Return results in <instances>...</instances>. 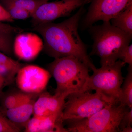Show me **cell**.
Returning a JSON list of instances; mask_svg holds the SVG:
<instances>
[{
  "label": "cell",
  "mask_w": 132,
  "mask_h": 132,
  "mask_svg": "<svg viewBox=\"0 0 132 132\" xmlns=\"http://www.w3.org/2000/svg\"><path fill=\"white\" fill-rule=\"evenodd\" d=\"M121 132H132V126H130L126 127L123 128V130H121Z\"/></svg>",
  "instance_id": "27"
},
{
  "label": "cell",
  "mask_w": 132,
  "mask_h": 132,
  "mask_svg": "<svg viewBox=\"0 0 132 132\" xmlns=\"http://www.w3.org/2000/svg\"><path fill=\"white\" fill-rule=\"evenodd\" d=\"M6 86V85L5 80L2 76L0 75V95L1 94L2 89Z\"/></svg>",
  "instance_id": "26"
},
{
  "label": "cell",
  "mask_w": 132,
  "mask_h": 132,
  "mask_svg": "<svg viewBox=\"0 0 132 132\" xmlns=\"http://www.w3.org/2000/svg\"><path fill=\"white\" fill-rule=\"evenodd\" d=\"M110 21L112 26L132 36V4Z\"/></svg>",
  "instance_id": "14"
},
{
  "label": "cell",
  "mask_w": 132,
  "mask_h": 132,
  "mask_svg": "<svg viewBox=\"0 0 132 132\" xmlns=\"http://www.w3.org/2000/svg\"><path fill=\"white\" fill-rule=\"evenodd\" d=\"M40 94L27 93L20 90L6 95L3 97L2 100L3 110L15 107L32 98L38 97Z\"/></svg>",
  "instance_id": "15"
},
{
  "label": "cell",
  "mask_w": 132,
  "mask_h": 132,
  "mask_svg": "<svg viewBox=\"0 0 132 132\" xmlns=\"http://www.w3.org/2000/svg\"><path fill=\"white\" fill-rule=\"evenodd\" d=\"M38 97H34L14 108L3 110V114L20 131L26 127L33 115L34 105Z\"/></svg>",
  "instance_id": "13"
},
{
  "label": "cell",
  "mask_w": 132,
  "mask_h": 132,
  "mask_svg": "<svg viewBox=\"0 0 132 132\" xmlns=\"http://www.w3.org/2000/svg\"><path fill=\"white\" fill-rule=\"evenodd\" d=\"M14 20L9 15L7 11L0 3V22H13Z\"/></svg>",
  "instance_id": "25"
},
{
  "label": "cell",
  "mask_w": 132,
  "mask_h": 132,
  "mask_svg": "<svg viewBox=\"0 0 132 132\" xmlns=\"http://www.w3.org/2000/svg\"><path fill=\"white\" fill-rule=\"evenodd\" d=\"M20 130L5 115L0 113V132H19Z\"/></svg>",
  "instance_id": "21"
},
{
  "label": "cell",
  "mask_w": 132,
  "mask_h": 132,
  "mask_svg": "<svg viewBox=\"0 0 132 132\" xmlns=\"http://www.w3.org/2000/svg\"><path fill=\"white\" fill-rule=\"evenodd\" d=\"M0 3L14 20H25L31 16L29 12L13 5L8 0H0Z\"/></svg>",
  "instance_id": "17"
},
{
  "label": "cell",
  "mask_w": 132,
  "mask_h": 132,
  "mask_svg": "<svg viewBox=\"0 0 132 132\" xmlns=\"http://www.w3.org/2000/svg\"><path fill=\"white\" fill-rule=\"evenodd\" d=\"M51 77L49 71L34 65L23 66L16 77V85L22 92L39 94L45 90Z\"/></svg>",
  "instance_id": "9"
},
{
  "label": "cell",
  "mask_w": 132,
  "mask_h": 132,
  "mask_svg": "<svg viewBox=\"0 0 132 132\" xmlns=\"http://www.w3.org/2000/svg\"><path fill=\"white\" fill-rule=\"evenodd\" d=\"M9 2L29 13L31 16L48 0H8Z\"/></svg>",
  "instance_id": "18"
},
{
  "label": "cell",
  "mask_w": 132,
  "mask_h": 132,
  "mask_svg": "<svg viewBox=\"0 0 132 132\" xmlns=\"http://www.w3.org/2000/svg\"><path fill=\"white\" fill-rule=\"evenodd\" d=\"M85 12L84 6L71 17L60 23L52 22L34 26L33 30L43 38L45 53L54 59L73 56L92 71L96 68L88 54L86 46L80 38L78 27Z\"/></svg>",
  "instance_id": "1"
},
{
  "label": "cell",
  "mask_w": 132,
  "mask_h": 132,
  "mask_svg": "<svg viewBox=\"0 0 132 132\" xmlns=\"http://www.w3.org/2000/svg\"><path fill=\"white\" fill-rule=\"evenodd\" d=\"M126 64L121 60L110 65L95 69L81 92L95 91L110 104L121 103L122 70Z\"/></svg>",
  "instance_id": "4"
},
{
  "label": "cell",
  "mask_w": 132,
  "mask_h": 132,
  "mask_svg": "<svg viewBox=\"0 0 132 132\" xmlns=\"http://www.w3.org/2000/svg\"><path fill=\"white\" fill-rule=\"evenodd\" d=\"M43 46V41L36 34L21 33L14 40L13 50L19 59L30 61L38 56Z\"/></svg>",
  "instance_id": "10"
},
{
  "label": "cell",
  "mask_w": 132,
  "mask_h": 132,
  "mask_svg": "<svg viewBox=\"0 0 132 132\" xmlns=\"http://www.w3.org/2000/svg\"><path fill=\"white\" fill-rule=\"evenodd\" d=\"M22 31V29L21 28L0 22V32L14 35L16 33L21 32Z\"/></svg>",
  "instance_id": "23"
},
{
  "label": "cell",
  "mask_w": 132,
  "mask_h": 132,
  "mask_svg": "<svg viewBox=\"0 0 132 132\" xmlns=\"http://www.w3.org/2000/svg\"><path fill=\"white\" fill-rule=\"evenodd\" d=\"M91 0H61L43 4L32 15L34 26L52 22L59 18L69 16L77 9L90 3Z\"/></svg>",
  "instance_id": "8"
},
{
  "label": "cell",
  "mask_w": 132,
  "mask_h": 132,
  "mask_svg": "<svg viewBox=\"0 0 132 132\" xmlns=\"http://www.w3.org/2000/svg\"><path fill=\"white\" fill-rule=\"evenodd\" d=\"M68 93H55L42 92L36 100L34 105L33 116H43L50 115L62 110Z\"/></svg>",
  "instance_id": "12"
},
{
  "label": "cell",
  "mask_w": 132,
  "mask_h": 132,
  "mask_svg": "<svg viewBox=\"0 0 132 132\" xmlns=\"http://www.w3.org/2000/svg\"><path fill=\"white\" fill-rule=\"evenodd\" d=\"M119 60L132 66V45H129L123 50L120 55Z\"/></svg>",
  "instance_id": "22"
},
{
  "label": "cell",
  "mask_w": 132,
  "mask_h": 132,
  "mask_svg": "<svg viewBox=\"0 0 132 132\" xmlns=\"http://www.w3.org/2000/svg\"><path fill=\"white\" fill-rule=\"evenodd\" d=\"M81 28L87 29L99 21H110L132 4V0H91Z\"/></svg>",
  "instance_id": "7"
},
{
  "label": "cell",
  "mask_w": 132,
  "mask_h": 132,
  "mask_svg": "<svg viewBox=\"0 0 132 132\" xmlns=\"http://www.w3.org/2000/svg\"><path fill=\"white\" fill-rule=\"evenodd\" d=\"M130 108L121 103L109 104L89 118L68 122V132H120L123 115Z\"/></svg>",
  "instance_id": "5"
},
{
  "label": "cell",
  "mask_w": 132,
  "mask_h": 132,
  "mask_svg": "<svg viewBox=\"0 0 132 132\" xmlns=\"http://www.w3.org/2000/svg\"><path fill=\"white\" fill-rule=\"evenodd\" d=\"M109 103L97 93L77 92L69 95L62 111L64 122H75L89 118Z\"/></svg>",
  "instance_id": "6"
},
{
  "label": "cell",
  "mask_w": 132,
  "mask_h": 132,
  "mask_svg": "<svg viewBox=\"0 0 132 132\" xmlns=\"http://www.w3.org/2000/svg\"><path fill=\"white\" fill-rule=\"evenodd\" d=\"M13 35L0 32V51L9 56L13 52Z\"/></svg>",
  "instance_id": "19"
},
{
  "label": "cell",
  "mask_w": 132,
  "mask_h": 132,
  "mask_svg": "<svg viewBox=\"0 0 132 132\" xmlns=\"http://www.w3.org/2000/svg\"><path fill=\"white\" fill-rule=\"evenodd\" d=\"M128 73L121 86V103L132 108V66H129Z\"/></svg>",
  "instance_id": "16"
},
{
  "label": "cell",
  "mask_w": 132,
  "mask_h": 132,
  "mask_svg": "<svg viewBox=\"0 0 132 132\" xmlns=\"http://www.w3.org/2000/svg\"><path fill=\"white\" fill-rule=\"evenodd\" d=\"M132 125V108L127 111L123 115L119 125L120 132L123 128Z\"/></svg>",
  "instance_id": "24"
},
{
  "label": "cell",
  "mask_w": 132,
  "mask_h": 132,
  "mask_svg": "<svg viewBox=\"0 0 132 132\" xmlns=\"http://www.w3.org/2000/svg\"><path fill=\"white\" fill-rule=\"evenodd\" d=\"M48 69L56 81L55 93L81 92L90 76L88 67L73 56L55 59Z\"/></svg>",
  "instance_id": "3"
},
{
  "label": "cell",
  "mask_w": 132,
  "mask_h": 132,
  "mask_svg": "<svg viewBox=\"0 0 132 132\" xmlns=\"http://www.w3.org/2000/svg\"><path fill=\"white\" fill-rule=\"evenodd\" d=\"M0 65L5 67L16 74H17L20 69L23 67L22 64L20 63L19 62L12 59L1 51Z\"/></svg>",
  "instance_id": "20"
},
{
  "label": "cell",
  "mask_w": 132,
  "mask_h": 132,
  "mask_svg": "<svg viewBox=\"0 0 132 132\" xmlns=\"http://www.w3.org/2000/svg\"><path fill=\"white\" fill-rule=\"evenodd\" d=\"M62 111L47 116L31 118L25 128L26 132H68L63 126Z\"/></svg>",
  "instance_id": "11"
},
{
  "label": "cell",
  "mask_w": 132,
  "mask_h": 132,
  "mask_svg": "<svg viewBox=\"0 0 132 132\" xmlns=\"http://www.w3.org/2000/svg\"><path fill=\"white\" fill-rule=\"evenodd\" d=\"M48 1H49V0H48Z\"/></svg>",
  "instance_id": "28"
},
{
  "label": "cell",
  "mask_w": 132,
  "mask_h": 132,
  "mask_svg": "<svg viewBox=\"0 0 132 132\" xmlns=\"http://www.w3.org/2000/svg\"><path fill=\"white\" fill-rule=\"evenodd\" d=\"M93 43L89 56L100 57L101 67L113 64L119 59L121 53L130 44L132 36L111 24L110 21L87 29Z\"/></svg>",
  "instance_id": "2"
}]
</instances>
